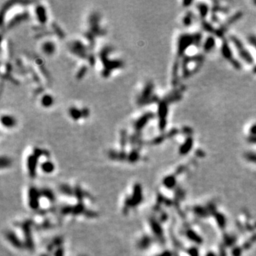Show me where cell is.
I'll list each match as a JSON object with an SVG mask.
<instances>
[{
	"label": "cell",
	"instance_id": "32",
	"mask_svg": "<svg viewBox=\"0 0 256 256\" xmlns=\"http://www.w3.org/2000/svg\"><path fill=\"white\" fill-rule=\"evenodd\" d=\"M192 4V1H184L183 2V5L184 7H189V5Z\"/></svg>",
	"mask_w": 256,
	"mask_h": 256
},
{
	"label": "cell",
	"instance_id": "21",
	"mask_svg": "<svg viewBox=\"0 0 256 256\" xmlns=\"http://www.w3.org/2000/svg\"><path fill=\"white\" fill-rule=\"evenodd\" d=\"M83 211H84V207L83 206L82 204H79L73 208V213H74L75 214H79V213H81Z\"/></svg>",
	"mask_w": 256,
	"mask_h": 256
},
{
	"label": "cell",
	"instance_id": "6",
	"mask_svg": "<svg viewBox=\"0 0 256 256\" xmlns=\"http://www.w3.org/2000/svg\"><path fill=\"white\" fill-rule=\"evenodd\" d=\"M193 147V139L191 137H189L188 138L185 140L184 144H183L179 148V153L182 155L186 154L187 153L190 152Z\"/></svg>",
	"mask_w": 256,
	"mask_h": 256
},
{
	"label": "cell",
	"instance_id": "23",
	"mask_svg": "<svg viewBox=\"0 0 256 256\" xmlns=\"http://www.w3.org/2000/svg\"><path fill=\"white\" fill-rule=\"evenodd\" d=\"M248 40H249L250 43H251L253 46H255V48H256V37H255V36H250ZM254 72H255L256 73V66L255 67V68H254Z\"/></svg>",
	"mask_w": 256,
	"mask_h": 256
},
{
	"label": "cell",
	"instance_id": "25",
	"mask_svg": "<svg viewBox=\"0 0 256 256\" xmlns=\"http://www.w3.org/2000/svg\"><path fill=\"white\" fill-rule=\"evenodd\" d=\"M182 132L186 134V135H190L191 133L193 132V130L190 128H189V127H184L182 129Z\"/></svg>",
	"mask_w": 256,
	"mask_h": 256
},
{
	"label": "cell",
	"instance_id": "4",
	"mask_svg": "<svg viewBox=\"0 0 256 256\" xmlns=\"http://www.w3.org/2000/svg\"><path fill=\"white\" fill-rule=\"evenodd\" d=\"M221 53L223 57H224L226 60H228L230 63L232 64V66L235 68H236L238 70H240L241 68V65L240 63L238 60H237L235 58H234L233 56V53L231 51V48L228 45V43L225 39H223V43H222V46H221Z\"/></svg>",
	"mask_w": 256,
	"mask_h": 256
},
{
	"label": "cell",
	"instance_id": "30",
	"mask_svg": "<svg viewBox=\"0 0 256 256\" xmlns=\"http://www.w3.org/2000/svg\"><path fill=\"white\" fill-rule=\"evenodd\" d=\"M250 133L251 135L256 136V124H254L253 126L250 128Z\"/></svg>",
	"mask_w": 256,
	"mask_h": 256
},
{
	"label": "cell",
	"instance_id": "1",
	"mask_svg": "<svg viewBox=\"0 0 256 256\" xmlns=\"http://www.w3.org/2000/svg\"><path fill=\"white\" fill-rule=\"evenodd\" d=\"M202 35L201 33L192 34H182L179 36L177 43V55L178 57L183 56L185 51L189 46L194 45L199 46L200 45Z\"/></svg>",
	"mask_w": 256,
	"mask_h": 256
},
{
	"label": "cell",
	"instance_id": "5",
	"mask_svg": "<svg viewBox=\"0 0 256 256\" xmlns=\"http://www.w3.org/2000/svg\"><path fill=\"white\" fill-rule=\"evenodd\" d=\"M142 190H141V187L139 184H136L134 189V192H133V196L132 198H130L131 205L132 206H137L138 203H140L142 201Z\"/></svg>",
	"mask_w": 256,
	"mask_h": 256
},
{
	"label": "cell",
	"instance_id": "34",
	"mask_svg": "<svg viewBox=\"0 0 256 256\" xmlns=\"http://www.w3.org/2000/svg\"><path fill=\"white\" fill-rule=\"evenodd\" d=\"M207 256H215V255H213V253H209V254H208V255H207Z\"/></svg>",
	"mask_w": 256,
	"mask_h": 256
},
{
	"label": "cell",
	"instance_id": "33",
	"mask_svg": "<svg viewBox=\"0 0 256 256\" xmlns=\"http://www.w3.org/2000/svg\"><path fill=\"white\" fill-rule=\"evenodd\" d=\"M158 256H172V254L169 253V251H167V252H164V253H163L162 254H161L160 255H158Z\"/></svg>",
	"mask_w": 256,
	"mask_h": 256
},
{
	"label": "cell",
	"instance_id": "12",
	"mask_svg": "<svg viewBox=\"0 0 256 256\" xmlns=\"http://www.w3.org/2000/svg\"><path fill=\"white\" fill-rule=\"evenodd\" d=\"M172 82L174 85H177L179 82V62H175L172 71Z\"/></svg>",
	"mask_w": 256,
	"mask_h": 256
},
{
	"label": "cell",
	"instance_id": "15",
	"mask_svg": "<svg viewBox=\"0 0 256 256\" xmlns=\"http://www.w3.org/2000/svg\"><path fill=\"white\" fill-rule=\"evenodd\" d=\"M201 25H202L203 29L205 30V31L209 32V33H215V29L213 28V27L210 23H209L208 21H205V20H203L202 21V23H201Z\"/></svg>",
	"mask_w": 256,
	"mask_h": 256
},
{
	"label": "cell",
	"instance_id": "22",
	"mask_svg": "<svg viewBox=\"0 0 256 256\" xmlns=\"http://www.w3.org/2000/svg\"><path fill=\"white\" fill-rule=\"evenodd\" d=\"M42 194H43L44 196H45L46 198L49 199V200H51V201L54 200L53 194L49 190H47V189H46V190H44L43 192H42Z\"/></svg>",
	"mask_w": 256,
	"mask_h": 256
},
{
	"label": "cell",
	"instance_id": "2",
	"mask_svg": "<svg viewBox=\"0 0 256 256\" xmlns=\"http://www.w3.org/2000/svg\"><path fill=\"white\" fill-rule=\"evenodd\" d=\"M230 39L232 41V43L235 45V47L236 48L238 52L239 55L243 60L248 64L253 63V58L252 57L251 54L249 53L248 51L244 47L243 44L241 41V40L238 39L236 36H230Z\"/></svg>",
	"mask_w": 256,
	"mask_h": 256
},
{
	"label": "cell",
	"instance_id": "28",
	"mask_svg": "<svg viewBox=\"0 0 256 256\" xmlns=\"http://www.w3.org/2000/svg\"><path fill=\"white\" fill-rule=\"evenodd\" d=\"M248 142L251 144H256V136L251 135L248 138Z\"/></svg>",
	"mask_w": 256,
	"mask_h": 256
},
{
	"label": "cell",
	"instance_id": "26",
	"mask_svg": "<svg viewBox=\"0 0 256 256\" xmlns=\"http://www.w3.org/2000/svg\"><path fill=\"white\" fill-rule=\"evenodd\" d=\"M60 189H61L62 191L65 192L66 194H67V195H70L72 193L71 189H70L69 187H68L67 186H62V187L60 188Z\"/></svg>",
	"mask_w": 256,
	"mask_h": 256
},
{
	"label": "cell",
	"instance_id": "17",
	"mask_svg": "<svg viewBox=\"0 0 256 256\" xmlns=\"http://www.w3.org/2000/svg\"><path fill=\"white\" fill-rule=\"evenodd\" d=\"M41 168L44 170V172L50 173L53 172L54 167H53V164L51 162H45L42 164Z\"/></svg>",
	"mask_w": 256,
	"mask_h": 256
},
{
	"label": "cell",
	"instance_id": "13",
	"mask_svg": "<svg viewBox=\"0 0 256 256\" xmlns=\"http://www.w3.org/2000/svg\"><path fill=\"white\" fill-rule=\"evenodd\" d=\"M175 183H176L175 178L172 176H169L166 177V178L164 179V181H163V184H164V186L169 189H172V187H174Z\"/></svg>",
	"mask_w": 256,
	"mask_h": 256
},
{
	"label": "cell",
	"instance_id": "16",
	"mask_svg": "<svg viewBox=\"0 0 256 256\" xmlns=\"http://www.w3.org/2000/svg\"><path fill=\"white\" fill-rule=\"evenodd\" d=\"M193 14L191 13V11H189L188 13L186 14V15H185V17H184V19H183V23L185 26H186V27H189V26H190L191 24H192L193 21Z\"/></svg>",
	"mask_w": 256,
	"mask_h": 256
},
{
	"label": "cell",
	"instance_id": "24",
	"mask_svg": "<svg viewBox=\"0 0 256 256\" xmlns=\"http://www.w3.org/2000/svg\"><path fill=\"white\" fill-rule=\"evenodd\" d=\"M195 212L198 215H202V216L206 215V211H204V209L201 208V207H196V208H195Z\"/></svg>",
	"mask_w": 256,
	"mask_h": 256
},
{
	"label": "cell",
	"instance_id": "29",
	"mask_svg": "<svg viewBox=\"0 0 256 256\" xmlns=\"http://www.w3.org/2000/svg\"><path fill=\"white\" fill-rule=\"evenodd\" d=\"M189 254H190L191 256H199V253L198 251L196 248H191L189 250Z\"/></svg>",
	"mask_w": 256,
	"mask_h": 256
},
{
	"label": "cell",
	"instance_id": "8",
	"mask_svg": "<svg viewBox=\"0 0 256 256\" xmlns=\"http://www.w3.org/2000/svg\"><path fill=\"white\" fill-rule=\"evenodd\" d=\"M215 39L213 37V36H209V37H208L206 39L204 44H203V50H204L206 52L211 51V50L215 47Z\"/></svg>",
	"mask_w": 256,
	"mask_h": 256
},
{
	"label": "cell",
	"instance_id": "9",
	"mask_svg": "<svg viewBox=\"0 0 256 256\" xmlns=\"http://www.w3.org/2000/svg\"><path fill=\"white\" fill-rule=\"evenodd\" d=\"M197 8H198L199 9V15H200V17L202 18V19H204V18L206 17L207 15H208L209 13V7L208 5H206V4L205 3H199L197 5Z\"/></svg>",
	"mask_w": 256,
	"mask_h": 256
},
{
	"label": "cell",
	"instance_id": "3",
	"mask_svg": "<svg viewBox=\"0 0 256 256\" xmlns=\"http://www.w3.org/2000/svg\"><path fill=\"white\" fill-rule=\"evenodd\" d=\"M242 17H243V13H242L241 11L236 12L234 15H233L232 17H230L220 27L218 28L217 29H215L214 34L218 37L222 38L223 36H224V34L225 32H226L228 29L232 24H234L235 22H236L237 21H238L239 19H241Z\"/></svg>",
	"mask_w": 256,
	"mask_h": 256
},
{
	"label": "cell",
	"instance_id": "19",
	"mask_svg": "<svg viewBox=\"0 0 256 256\" xmlns=\"http://www.w3.org/2000/svg\"><path fill=\"white\" fill-rule=\"evenodd\" d=\"M150 243V239L148 237H144L140 242V246L141 248H146Z\"/></svg>",
	"mask_w": 256,
	"mask_h": 256
},
{
	"label": "cell",
	"instance_id": "20",
	"mask_svg": "<svg viewBox=\"0 0 256 256\" xmlns=\"http://www.w3.org/2000/svg\"><path fill=\"white\" fill-rule=\"evenodd\" d=\"M245 158L249 162L255 163L256 164V154L253 152H248L245 155Z\"/></svg>",
	"mask_w": 256,
	"mask_h": 256
},
{
	"label": "cell",
	"instance_id": "7",
	"mask_svg": "<svg viewBox=\"0 0 256 256\" xmlns=\"http://www.w3.org/2000/svg\"><path fill=\"white\" fill-rule=\"evenodd\" d=\"M29 199H30V206L31 208L36 209L39 204V192L35 189H31L29 191Z\"/></svg>",
	"mask_w": 256,
	"mask_h": 256
},
{
	"label": "cell",
	"instance_id": "11",
	"mask_svg": "<svg viewBox=\"0 0 256 256\" xmlns=\"http://www.w3.org/2000/svg\"><path fill=\"white\" fill-rule=\"evenodd\" d=\"M151 227H152V231H154V233L157 235V236H159V237L162 236V228H161L160 225L159 224V223H157V221H155L154 220H152V221H151Z\"/></svg>",
	"mask_w": 256,
	"mask_h": 256
},
{
	"label": "cell",
	"instance_id": "14",
	"mask_svg": "<svg viewBox=\"0 0 256 256\" xmlns=\"http://www.w3.org/2000/svg\"><path fill=\"white\" fill-rule=\"evenodd\" d=\"M187 236H188L191 241L196 242L197 243H201V241H202V239L201 238L200 236L192 231H189L188 232H187Z\"/></svg>",
	"mask_w": 256,
	"mask_h": 256
},
{
	"label": "cell",
	"instance_id": "10",
	"mask_svg": "<svg viewBox=\"0 0 256 256\" xmlns=\"http://www.w3.org/2000/svg\"><path fill=\"white\" fill-rule=\"evenodd\" d=\"M7 237L9 241L11 242V243L13 244V245H15V247L17 248H21L22 246L21 242H20L18 238H17V236L14 234V233L12 232H9L7 233Z\"/></svg>",
	"mask_w": 256,
	"mask_h": 256
},
{
	"label": "cell",
	"instance_id": "18",
	"mask_svg": "<svg viewBox=\"0 0 256 256\" xmlns=\"http://www.w3.org/2000/svg\"><path fill=\"white\" fill-rule=\"evenodd\" d=\"M215 219H216L218 224L219 225V226L221 228H223L225 226V218L223 217V215L218 213V214H216V215H215Z\"/></svg>",
	"mask_w": 256,
	"mask_h": 256
},
{
	"label": "cell",
	"instance_id": "27",
	"mask_svg": "<svg viewBox=\"0 0 256 256\" xmlns=\"http://www.w3.org/2000/svg\"><path fill=\"white\" fill-rule=\"evenodd\" d=\"M241 250L239 248H235L233 251V256H241Z\"/></svg>",
	"mask_w": 256,
	"mask_h": 256
},
{
	"label": "cell",
	"instance_id": "31",
	"mask_svg": "<svg viewBox=\"0 0 256 256\" xmlns=\"http://www.w3.org/2000/svg\"><path fill=\"white\" fill-rule=\"evenodd\" d=\"M56 256H63V251L61 249L58 250L55 254Z\"/></svg>",
	"mask_w": 256,
	"mask_h": 256
}]
</instances>
